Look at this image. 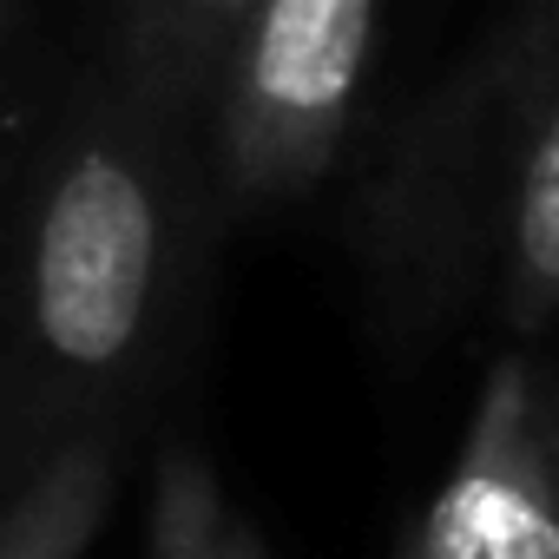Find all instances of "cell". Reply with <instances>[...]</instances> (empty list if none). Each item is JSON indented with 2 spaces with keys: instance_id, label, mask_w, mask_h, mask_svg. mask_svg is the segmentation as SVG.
<instances>
[{
  "instance_id": "1",
  "label": "cell",
  "mask_w": 559,
  "mask_h": 559,
  "mask_svg": "<svg viewBox=\"0 0 559 559\" xmlns=\"http://www.w3.org/2000/svg\"><path fill=\"white\" fill-rule=\"evenodd\" d=\"M178 270V204L145 106H86L34 198L21 257V382L27 428L106 421L145 362Z\"/></svg>"
},
{
  "instance_id": "2",
  "label": "cell",
  "mask_w": 559,
  "mask_h": 559,
  "mask_svg": "<svg viewBox=\"0 0 559 559\" xmlns=\"http://www.w3.org/2000/svg\"><path fill=\"white\" fill-rule=\"evenodd\" d=\"M376 53V0H250L211 93L224 178L250 198L310 191L356 112Z\"/></svg>"
},
{
  "instance_id": "3",
  "label": "cell",
  "mask_w": 559,
  "mask_h": 559,
  "mask_svg": "<svg viewBox=\"0 0 559 559\" xmlns=\"http://www.w3.org/2000/svg\"><path fill=\"white\" fill-rule=\"evenodd\" d=\"M402 559H559L552 402L526 349L487 369L467 441Z\"/></svg>"
},
{
  "instance_id": "4",
  "label": "cell",
  "mask_w": 559,
  "mask_h": 559,
  "mask_svg": "<svg viewBox=\"0 0 559 559\" xmlns=\"http://www.w3.org/2000/svg\"><path fill=\"white\" fill-rule=\"evenodd\" d=\"M526 93L520 132L507 145V217H500V317L520 343H533L559 304V99L546 73V14L526 34Z\"/></svg>"
},
{
  "instance_id": "5",
  "label": "cell",
  "mask_w": 559,
  "mask_h": 559,
  "mask_svg": "<svg viewBox=\"0 0 559 559\" xmlns=\"http://www.w3.org/2000/svg\"><path fill=\"white\" fill-rule=\"evenodd\" d=\"M119 493V428L86 421L60 435L14 500L0 507V559H86Z\"/></svg>"
},
{
  "instance_id": "6",
  "label": "cell",
  "mask_w": 559,
  "mask_h": 559,
  "mask_svg": "<svg viewBox=\"0 0 559 559\" xmlns=\"http://www.w3.org/2000/svg\"><path fill=\"white\" fill-rule=\"evenodd\" d=\"M250 0H126V73L145 112H185L211 93L217 53Z\"/></svg>"
},
{
  "instance_id": "7",
  "label": "cell",
  "mask_w": 559,
  "mask_h": 559,
  "mask_svg": "<svg viewBox=\"0 0 559 559\" xmlns=\"http://www.w3.org/2000/svg\"><path fill=\"white\" fill-rule=\"evenodd\" d=\"M145 559H270L257 526L224 500L211 461L191 441H165L158 448Z\"/></svg>"
},
{
  "instance_id": "8",
  "label": "cell",
  "mask_w": 559,
  "mask_h": 559,
  "mask_svg": "<svg viewBox=\"0 0 559 559\" xmlns=\"http://www.w3.org/2000/svg\"><path fill=\"white\" fill-rule=\"evenodd\" d=\"M8 8H14V0H0V21H8Z\"/></svg>"
}]
</instances>
